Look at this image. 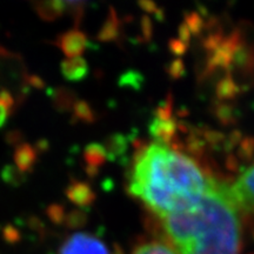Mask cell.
<instances>
[{"mask_svg": "<svg viewBox=\"0 0 254 254\" xmlns=\"http://www.w3.org/2000/svg\"><path fill=\"white\" fill-rule=\"evenodd\" d=\"M217 184L187 154L153 141L136 153L128 190L163 219L194 204Z\"/></svg>", "mask_w": 254, "mask_h": 254, "instance_id": "obj_1", "label": "cell"}, {"mask_svg": "<svg viewBox=\"0 0 254 254\" xmlns=\"http://www.w3.org/2000/svg\"><path fill=\"white\" fill-rule=\"evenodd\" d=\"M239 208L230 186L218 183L194 204L160 219L166 244L177 254H240Z\"/></svg>", "mask_w": 254, "mask_h": 254, "instance_id": "obj_2", "label": "cell"}, {"mask_svg": "<svg viewBox=\"0 0 254 254\" xmlns=\"http://www.w3.org/2000/svg\"><path fill=\"white\" fill-rule=\"evenodd\" d=\"M58 254H119L100 238L90 233H75L63 243Z\"/></svg>", "mask_w": 254, "mask_h": 254, "instance_id": "obj_3", "label": "cell"}, {"mask_svg": "<svg viewBox=\"0 0 254 254\" xmlns=\"http://www.w3.org/2000/svg\"><path fill=\"white\" fill-rule=\"evenodd\" d=\"M230 189L238 206L254 213V161L241 171Z\"/></svg>", "mask_w": 254, "mask_h": 254, "instance_id": "obj_4", "label": "cell"}, {"mask_svg": "<svg viewBox=\"0 0 254 254\" xmlns=\"http://www.w3.org/2000/svg\"><path fill=\"white\" fill-rule=\"evenodd\" d=\"M58 46L67 58L81 57V53L86 50L87 38L79 30H71L59 37Z\"/></svg>", "mask_w": 254, "mask_h": 254, "instance_id": "obj_5", "label": "cell"}, {"mask_svg": "<svg viewBox=\"0 0 254 254\" xmlns=\"http://www.w3.org/2000/svg\"><path fill=\"white\" fill-rule=\"evenodd\" d=\"M66 195L69 201L79 206V207H87L94 201V192L87 184L81 182H74L66 190Z\"/></svg>", "mask_w": 254, "mask_h": 254, "instance_id": "obj_6", "label": "cell"}, {"mask_svg": "<svg viewBox=\"0 0 254 254\" xmlns=\"http://www.w3.org/2000/svg\"><path fill=\"white\" fill-rule=\"evenodd\" d=\"M63 75L69 81L82 80L88 73V65L82 57L67 58L62 64Z\"/></svg>", "mask_w": 254, "mask_h": 254, "instance_id": "obj_7", "label": "cell"}, {"mask_svg": "<svg viewBox=\"0 0 254 254\" xmlns=\"http://www.w3.org/2000/svg\"><path fill=\"white\" fill-rule=\"evenodd\" d=\"M66 7H67L66 2L63 1H47L36 4L38 14L45 20H53V19L59 18L65 12Z\"/></svg>", "mask_w": 254, "mask_h": 254, "instance_id": "obj_8", "label": "cell"}, {"mask_svg": "<svg viewBox=\"0 0 254 254\" xmlns=\"http://www.w3.org/2000/svg\"><path fill=\"white\" fill-rule=\"evenodd\" d=\"M37 153L30 145L23 144L18 147V150L15 151L14 154V160L15 165L20 171H27L33 166V164L36 163Z\"/></svg>", "mask_w": 254, "mask_h": 254, "instance_id": "obj_9", "label": "cell"}, {"mask_svg": "<svg viewBox=\"0 0 254 254\" xmlns=\"http://www.w3.org/2000/svg\"><path fill=\"white\" fill-rule=\"evenodd\" d=\"M132 254H177L164 241H148L140 244L133 250Z\"/></svg>", "mask_w": 254, "mask_h": 254, "instance_id": "obj_10", "label": "cell"}, {"mask_svg": "<svg viewBox=\"0 0 254 254\" xmlns=\"http://www.w3.org/2000/svg\"><path fill=\"white\" fill-rule=\"evenodd\" d=\"M105 154H106V151H105L104 146L99 144L88 145L85 150V159H86L87 164L94 168L104 163Z\"/></svg>", "mask_w": 254, "mask_h": 254, "instance_id": "obj_11", "label": "cell"}, {"mask_svg": "<svg viewBox=\"0 0 254 254\" xmlns=\"http://www.w3.org/2000/svg\"><path fill=\"white\" fill-rule=\"evenodd\" d=\"M12 106V97L6 91L0 92V127L4 125Z\"/></svg>", "mask_w": 254, "mask_h": 254, "instance_id": "obj_12", "label": "cell"}, {"mask_svg": "<svg viewBox=\"0 0 254 254\" xmlns=\"http://www.w3.org/2000/svg\"><path fill=\"white\" fill-rule=\"evenodd\" d=\"M75 114H77L78 118H81L84 120L92 119V112L86 103L75 104Z\"/></svg>", "mask_w": 254, "mask_h": 254, "instance_id": "obj_13", "label": "cell"}, {"mask_svg": "<svg viewBox=\"0 0 254 254\" xmlns=\"http://www.w3.org/2000/svg\"><path fill=\"white\" fill-rule=\"evenodd\" d=\"M85 222V214L81 213L80 211L72 212L67 217V224L71 227H77L79 225L84 224Z\"/></svg>", "mask_w": 254, "mask_h": 254, "instance_id": "obj_14", "label": "cell"}]
</instances>
